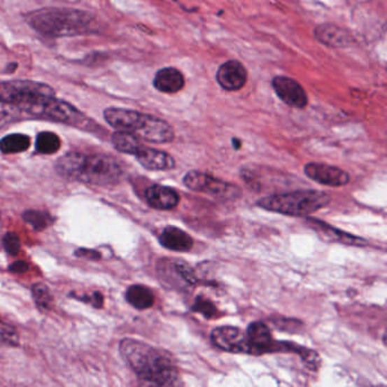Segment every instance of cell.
<instances>
[{
  "label": "cell",
  "instance_id": "obj_27",
  "mask_svg": "<svg viewBox=\"0 0 387 387\" xmlns=\"http://www.w3.org/2000/svg\"><path fill=\"white\" fill-rule=\"evenodd\" d=\"M191 309L198 314H202L204 318L213 319L218 315V310H217L216 306L208 299H204L202 297H198L195 299V303H193Z\"/></svg>",
  "mask_w": 387,
  "mask_h": 387
},
{
  "label": "cell",
  "instance_id": "obj_22",
  "mask_svg": "<svg viewBox=\"0 0 387 387\" xmlns=\"http://www.w3.org/2000/svg\"><path fill=\"white\" fill-rule=\"evenodd\" d=\"M111 143L116 150L132 156H134L139 149L143 146L141 143V139L138 138L136 135L127 131H118V129L111 135Z\"/></svg>",
  "mask_w": 387,
  "mask_h": 387
},
{
  "label": "cell",
  "instance_id": "obj_18",
  "mask_svg": "<svg viewBox=\"0 0 387 387\" xmlns=\"http://www.w3.org/2000/svg\"><path fill=\"white\" fill-rule=\"evenodd\" d=\"M146 200L157 211H171L180 202V195L169 186L153 184L146 190Z\"/></svg>",
  "mask_w": 387,
  "mask_h": 387
},
{
  "label": "cell",
  "instance_id": "obj_11",
  "mask_svg": "<svg viewBox=\"0 0 387 387\" xmlns=\"http://www.w3.org/2000/svg\"><path fill=\"white\" fill-rule=\"evenodd\" d=\"M304 174L310 180L315 181L316 183L321 185L344 186L350 182V175L344 169L337 166L323 164V162H309L304 166Z\"/></svg>",
  "mask_w": 387,
  "mask_h": 387
},
{
  "label": "cell",
  "instance_id": "obj_13",
  "mask_svg": "<svg viewBox=\"0 0 387 387\" xmlns=\"http://www.w3.org/2000/svg\"><path fill=\"white\" fill-rule=\"evenodd\" d=\"M211 342L223 351L248 353L246 332L234 326H220L211 332Z\"/></svg>",
  "mask_w": 387,
  "mask_h": 387
},
{
  "label": "cell",
  "instance_id": "obj_26",
  "mask_svg": "<svg viewBox=\"0 0 387 387\" xmlns=\"http://www.w3.org/2000/svg\"><path fill=\"white\" fill-rule=\"evenodd\" d=\"M23 219L36 231H43L52 223V217L48 213L41 211H27L23 213Z\"/></svg>",
  "mask_w": 387,
  "mask_h": 387
},
{
  "label": "cell",
  "instance_id": "obj_19",
  "mask_svg": "<svg viewBox=\"0 0 387 387\" xmlns=\"http://www.w3.org/2000/svg\"><path fill=\"white\" fill-rule=\"evenodd\" d=\"M157 275L166 288L186 290L190 288L181 272L178 259H162L157 264Z\"/></svg>",
  "mask_w": 387,
  "mask_h": 387
},
{
  "label": "cell",
  "instance_id": "obj_10",
  "mask_svg": "<svg viewBox=\"0 0 387 387\" xmlns=\"http://www.w3.org/2000/svg\"><path fill=\"white\" fill-rule=\"evenodd\" d=\"M248 69L240 60H226L217 69L216 82L223 90L227 92H237L246 87L248 82Z\"/></svg>",
  "mask_w": 387,
  "mask_h": 387
},
{
  "label": "cell",
  "instance_id": "obj_24",
  "mask_svg": "<svg viewBox=\"0 0 387 387\" xmlns=\"http://www.w3.org/2000/svg\"><path fill=\"white\" fill-rule=\"evenodd\" d=\"M62 142L59 136L52 132L43 131L36 135V150L43 155H52L60 149Z\"/></svg>",
  "mask_w": 387,
  "mask_h": 387
},
{
  "label": "cell",
  "instance_id": "obj_17",
  "mask_svg": "<svg viewBox=\"0 0 387 387\" xmlns=\"http://www.w3.org/2000/svg\"><path fill=\"white\" fill-rule=\"evenodd\" d=\"M308 224L314 230L318 232L319 234L323 235L325 239H328L332 242H337V244L352 246H367L370 244V242L363 239V237L337 230L333 226L328 225V223L321 222L318 219L309 218L308 219Z\"/></svg>",
  "mask_w": 387,
  "mask_h": 387
},
{
  "label": "cell",
  "instance_id": "obj_33",
  "mask_svg": "<svg viewBox=\"0 0 387 387\" xmlns=\"http://www.w3.org/2000/svg\"><path fill=\"white\" fill-rule=\"evenodd\" d=\"M9 270L13 273L23 274L29 270V264L25 262L24 260L15 261L9 266Z\"/></svg>",
  "mask_w": 387,
  "mask_h": 387
},
{
  "label": "cell",
  "instance_id": "obj_31",
  "mask_svg": "<svg viewBox=\"0 0 387 387\" xmlns=\"http://www.w3.org/2000/svg\"><path fill=\"white\" fill-rule=\"evenodd\" d=\"M76 299L83 301V302L89 303L91 306L96 307V308H101L104 304V297L99 292H94L91 295H83L82 297H76Z\"/></svg>",
  "mask_w": 387,
  "mask_h": 387
},
{
  "label": "cell",
  "instance_id": "obj_12",
  "mask_svg": "<svg viewBox=\"0 0 387 387\" xmlns=\"http://www.w3.org/2000/svg\"><path fill=\"white\" fill-rule=\"evenodd\" d=\"M314 36L321 45L328 48H349L356 43V38L346 27L333 23H321L314 29Z\"/></svg>",
  "mask_w": 387,
  "mask_h": 387
},
{
  "label": "cell",
  "instance_id": "obj_25",
  "mask_svg": "<svg viewBox=\"0 0 387 387\" xmlns=\"http://www.w3.org/2000/svg\"><path fill=\"white\" fill-rule=\"evenodd\" d=\"M32 297H34V302L36 307L41 311L47 312L52 308V295L48 286L43 283H38L32 286Z\"/></svg>",
  "mask_w": 387,
  "mask_h": 387
},
{
  "label": "cell",
  "instance_id": "obj_28",
  "mask_svg": "<svg viewBox=\"0 0 387 387\" xmlns=\"http://www.w3.org/2000/svg\"><path fill=\"white\" fill-rule=\"evenodd\" d=\"M22 114L23 113L16 106L0 102V129L7 125V124L18 120L21 118Z\"/></svg>",
  "mask_w": 387,
  "mask_h": 387
},
{
  "label": "cell",
  "instance_id": "obj_5",
  "mask_svg": "<svg viewBox=\"0 0 387 387\" xmlns=\"http://www.w3.org/2000/svg\"><path fill=\"white\" fill-rule=\"evenodd\" d=\"M328 193L318 190H297L292 192L276 193L260 199L258 207L286 216L306 217L328 207Z\"/></svg>",
  "mask_w": 387,
  "mask_h": 387
},
{
  "label": "cell",
  "instance_id": "obj_30",
  "mask_svg": "<svg viewBox=\"0 0 387 387\" xmlns=\"http://www.w3.org/2000/svg\"><path fill=\"white\" fill-rule=\"evenodd\" d=\"M3 246L8 255H16L21 250V240L14 232H8L3 237Z\"/></svg>",
  "mask_w": 387,
  "mask_h": 387
},
{
  "label": "cell",
  "instance_id": "obj_6",
  "mask_svg": "<svg viewBox=\"0 0 387 387\" xmlns=\"http://www.w3.org/2000/svg\"><path fill=\"white\" fill-rule=\"evenodd\" d=\"M16 107L29 118L50 120L72 127L83 125L85 120V114L76 108V106L57 99L55 96L39 97Z\"/></svg>",
  "mask_w": 387,
  "mask_h": 387
},
{
  "label": "cell",
  "instance_id": "obj_2",
  "mask_svg": "<svg viewBox=\"0 0 387 387\" xmlns=\"http://www.w3.org/2000/svg\"><path fill=\"white\" fill-rule=\"evenodd\" d=\"M55 169L58 174L69 180L98 186L114 185L124 174L123 166L115 157L78 151H71L60 157Z\"/></svg>",
  "mask_w": 387,
  "mask_h": 387
},
{
  "label": "cell",
  "instance_id": "obj_4",
  "mask_svg": "<svg viewBox=\"0 0 387 387\" xmlns=\"http://www.w3.org/2000/svg\"><path fill=\"white\" fill-rule=\"evenodd\" d=\"M104 118L111 127L133 133L150 143L165 144L174 141L175 131L171 124L153 115L111 107L105 109Z\"/></svg>",
  "mask_w": 387,
  "mask_h": 387
},
{
  "label": "cell",
  "instance_id": "obj_15",
  "mask_svg": "<svg viewBox=\"0 0 387 387\" xmlns=\"http://www.w3.org/2000/svg\"><path fill=\"white\" fill-rule=\"evenodd\" d=\"M134 157L148 171H171L176 166L174 158L169 153L146 146H142Z\"/></svg>",
  "mask_w": 387,
  "mask_h": 387
},
{
  "label": "cell",
  "instance_id": "obj_3",
  "mask_svg": "<svg viewBox=\"0 0 387 387\" xmlns=\"http://www.w3.org/2000/svg\"><path fill=\"white\" fill-rule=\"evenodd\" d=\"M27 24L49 38L99 34L100 23L91 13L72 8L36 9L25 15Z\"/></svg>",
  "mask_w": 387,
  "mask_h": 387
},
{
  "label": "cell",
  "instance_id": "obj_16",
  "mask_svg": "<svg viewBox=\"0 0 387 387\" xmlns=\"http://www.w3.org/2000/svg\"><path fill=\"white\" fill-rule=\"evenodd\" d=\"M153 85L160 93L176 94L185 87V78L176 67H162L153 76Z\"/></svg>",
  "mask_w": 387,
  "mask_h": 387
},
{
  "label": "cell",
  "instance_id": "obj_32",
  "mask_svg": "<svg viewBox=\"0 0 387 387\" xmlns=\"http://www.w3.org/2000/svg\"><path fill=\"white\" fill-rule=\"evenodd\" d=\"M76 257H80V258H87L90 259V260H97V259H100L99 253H97L94 250H87V249H78L76 253Z\"/></svg>",
  "mask_w": 387,
  "mask_h": 387
},
{
  "label": "cell",
  "instance_id": "obj_1",
  "mask_svg": "<svg viewBox=\"0 0 387 387\" xmlns=\"http://www.w3.org/2000/svg\"><path fill=\"white\" fill-rule=\"evenodd\" d=\"M120 352L143 384L153 386L178 384V370L173 358L167 352L133 339H122Z\"/></svg>",
  "mask_w": 387,
  "mask_h": 387
},
{
  "label": "cell",
  "instance_id": "obj_21",
  "mask_svg": "<svg viewBox=\"0 0 387 387\" xmlns=\"http://www.w3.org/2000/svg\"><path fill=\"white\" fill-rule=\"evenodd\" d=\"M127 302L138 310L149 309L155 303V295L147 286L135 284L129 286L125 293Z\"/></svg>",
  "mask_w": 387,
  "mask_h": 387
},
{
  "label": "cell",
  "instance_id": "obj_23",
  "mask_svg": "<svg viewBox=\"0 0 387 387\" xmlns=\"http://www.w3.org/2000/svg\"><path fill=\"white\" fill-rule=\"evenodd\" d=\"M30 136L21 133H14L6 135L0 140V151L6 155L24 153L30 148Z\"/></svg>",
  "mask_w": 387,
  "mask_h": 387
},
{
  "label": "cell",
  "instance_id": "obj_14",
  "mask_svg": "<svg viewBox=\"0 0 387 387\" xmlns=\"http://www.w3.org/2000/svg\"><path fill=\"white\" fill-rule=\"evenodd\" d=\"M248 353L259 354L270 353L274 352L276 341L273 339L267 325L260 321H255L249 325L246 332Z\"/></svg>",
  "mask_w": 387,
  "mask_h": 387
},
{
  "label": "cell",
  "instance_id": "obj_9",
  "mask_svg": "<svg viewBox=\"0 0 387 387\" xmlns=\"http://www.w3.org/2000/svg\"><path fill=\"white\" fill-rule=\"evenodd\" d=\"M272 87L279 99L291 108H306L309 102L308 93L300 82L286 76H274Z\"/></svg>",
  "mask_w": 387,
  "mask_h": 387
},
{
  "label": "cell",
  "instance_id": "obj_29",
  "mask_svg": "<svg viewBox=\"0 0 387 387\" xmlns=\"http://www.w3.org/2000/svg\"><path fill=\"white\" fill-rule=\"evenodd\" d=\"M17 330L8 324H0V345L3 346H17Z\"/></svg>",
  "mask_w": 387,
  "mask_h": 387
},
{
  "label": "cell",
  "instance_id": "obj_20",
  "mask_svg": "<svg viewBox=\"0 0 387 387\" xmlns=\"http://www.w3.org/2000/svg\"><path fill=\"white\" fill-rule=\"evenodd\" d=\"M160 244L175 253H189L195 246L191 235L176 226H166L160 235Z\"/></svg>",
  "mask_w": 387,
  "mask_h": 387
},
{
  "label": "cell",
  "instance_id": "obj_8",
  "mask_svg": "<svg viewBox=\"0 0 387 387\" xmlns=\"http://www.w3.org/2000/svg\"><path fill=\"white\" fill-rule=\"evenodd\" d=\"M43 96H55L50 85L31 80L0 82V102L20 106Z\"/></svg>",
  "mask_w": 387,
  "mask_h": 387
},
{
  "label": "cell",
  "instance_id": "obj_7",
  "mask_svg": "<svg viewBox=\"0 0 387 387\" xmlns=\"http://www.w3.org/2000/svg\"><path fill=\"white\" fill-rule=\"evenodd\" d=\"M183 184L188 189L211 195L220 202H233L242 195L239 186L219 180L204 171H191L186 173Z\"/></svg>",
  "mask_w": 387,
  "mask_h": 387
}]
</instances>
